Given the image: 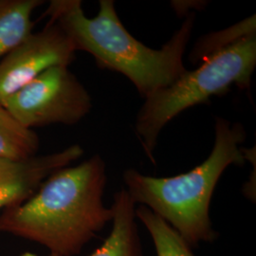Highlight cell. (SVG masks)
Returning a JSON list of instances; mask_svg holds the SVG:
<instances>
[{
    "label": "cell",
    "mask_w": 256,
    "mask_h": 256,
    "mask_svg": "<svg viewBox=\"0 0 256 256\" xmlns=\"http://www.w3.org/2000/svg\"><path fill=\"white\" fill-rule=\"evenodd\" d=\"M44 1L0 0V59L32 34V16Z\"/></svg>",
    "instance_id": "9c48e42d"
},
{
    "label": "cell",
    "mask_w": 256,
    "mask_h": 256,
    "mask_svg": "<svg viewBox=\"0 0 256 256\" xmlns=\"http://www.w3.org/2000/svg\"><path fill=\"white\" fill-rule=\"evenodd\" d=\"M214 132L209 156L187 173L169 178L146 176L135 169L124 173V189L134 202L164 220L191 248L218 238L210 218L212 194L229 166H242L247 160L240 146L246 138L242 124L216 118Z\"/></svg>",
    "instance_id": "3957f363"
},
{
    "label": "cell",
    "mask_w": 256,
    "mask_h": 256,
    "mask_svg": "<svg viewBox=\"0 0 256 256\" xmlns=\"http://www.w3.org/2000/svg\"><path fill=\"white\" fill-rule=\"evenodd\" d=\"M84 154L79 144L24 160L0 158V210L26 202L57 170L70 166Z\"/></svg>",
    "instance_id": "52a82bcc"
},
{
    "label": "cell",
    "mask_w": 256,
    "mask_h": 256,
    "mask_svg": "<svg viewBox=\"0 0 256 256\" xmlns=\"http://www.w3.org/2000/svg\"><path fill=\"white\" fill-rule=\"evenodd\" d=\"M135 212L136 218L142 223L152 238L156 256H196L192 248L152 210L140 205Z\"/></svg>",
    "instance_id": "8fae6325"
},
{
    "label": "cell",
    "mask_w": 256,
    "mask_h": 256,
    "mask_svg": "<svg viewBox=\"0 0 256 256\" xmlns=\"http://www.w3.org/2000/svg\"><path fill=\"white\" fill-rule=\"evenodd\" d=\"M110 208L112 229L110 236L90 256H144L136 221V203L124 188L114 194Z\"/></svg>",
    "instance_id": "ba28073f"
},
{
    "label": "cell",
    "mask_w": 256,
    "mask_h": 256,
    "mask_svg": "<svg viewBox=\"0 0 256 256\" xmlns=\"http://www.w3.org/2000/svg\"><path fill=\"white\" fill-rule=\"evenodd\" d=\"M39 146L40 140L36 133L0 104V158L28 160L37 156Z\"/></svg>",
    "instance_id": "30bf717a"
},
{
    "label": "cell",
    "mask_w": 256,
    "mask_h": 256,
    "mask_svg": "<svg viewBox=\"0 0 256 256\" xmlns=\"http://www.w3.org/2000/svg\"><path fill=\"white\" fill-rule=\"evenodd\" d=\"M26 128L74 126L92 110V97L68 66H52L4 102Z\"/></svg>",
    "instance_id": "5b68a950"
},
{
    "label": "cell",
    "mask_w": 256,
    "mask_h": 256,
    "mask_svg": "<svg viewBox=\"0 0 256 256\" xmlns=\"http://www.w3.org/2000/svg\"><path fill=\"white\" fill-rule=\"evenodd\" d=\"M256 66V36L242 37L207 56L194 70H186L172 84L146 98L138 113L136 132L148 158L165 126L184 110L224 95L236 86L250 88Z\"/></svg>",
    "instance_id": "277c9868"
},
{
    "label": "cell",
    "mask_w": 256,
    "mask_h": 256,
    "mask_svg": "<svg viewBox=\"0 0 256 256\" xmlns=\"http://www.w3.org/2000/svg\"><path fill=\"white\" fill-rule=\"evenodd\" d=\"M252 34H256V16H254L250 18L246 19L239 23L236 26L230 28L216 34L214 36H209L208 38H205L202 43H198L194 52L198 54H202L200 59H205L207 56L218 52L220 48L229 46L234 42L241 39L242 37L246 36Z\"/></svg>",
    "instance_id": "7c38bea8"
},
{
    "label": "cell",
    "mask_w": 256,
    "mask_h": 256,
    "mask_svg": "<svg viewBox=\"0 0 256 256\" xmlns=\"http://www.w3.org/2000/svg\"><path fill=\"white\" fill-rule=\"evenodd\" d=\"M106 162L99 155L50 174L26 202L2 210L0 232L75 256L112 221L104 204Z\"/></svg>",
    "instance_id": "6da1fadb"
},
{
    "label": "cell",
    "mask_w": 256,
    "mask_h": 256,
    "mask_svg": "<svg viewBox=\"0 0 256 256\" xmlns=\"http://www.w3.org/2000/svg\"><path fill=\"white\" fill-rule=\"evenodd\" d=\"M44 16L63 30L76 52H86L102 68L126 76L144 99L187 70L183 55L192 34L194 14L160 50L148 48L128 32L112 0H101L99 12L92 18L84 14L80 0H52Z\"/></svg>",
    "instance_id": "7a4b0ae2"
},
{
    "label": "cell",
    "mask_w": 256,
    "mask_h": 256,
    "mask_svg": "<svg viewBox=\"0 0 256 256\" xmlns=\"http://www.w3.org/2000/svg\"><path fill=\"white\" fill-rule=\"evenodd\" d=\"M20 256H39L36 254H32V252H23L22 254H20Z\"/></svg>",
    "instance_id": "4fadbf2b"
},
{
    "label": "cell",
    "mask_w": 256,
    "mask_h": 256,
    "mask_svg": "<svg viewBox=\"0 0 256 256\" xmlns=\"http://www.w3.org/2000/svg\"><path fill=\"white\" fill-rule=\"evenodd\" d=\"M76 50L63 30L48 22L0 61V104L46 70L74 61Z\"/></svg>",
    "instance_id": "8992f818"
}]
</instances>
